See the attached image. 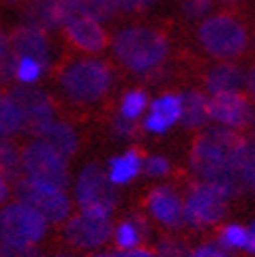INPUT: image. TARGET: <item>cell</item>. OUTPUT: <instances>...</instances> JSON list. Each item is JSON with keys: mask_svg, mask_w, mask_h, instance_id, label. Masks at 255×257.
<instances>
[{"mask_svg": "<svg viewBox=\"0 0 255 257\" xmlns=\"http://www.w3.org/2000/svg\"><path fill=\"white\" fill-rule=\"evenodd\" d=\"M188 168L197 180L224 186L232 199L255 182V159L247 138L220 125L203 127L195 138L188 153Z\"/></svg>", "mask_w": 255, "mask_h": 257, "instance_id": "1", "label": "cell"}, {"mask_svg": "<svg viewBox=\"0 0 255 257\" xmlns=\"http://www.w3.org/2000/svg\"><path fill=\"white\" fill-rule=\"evenodd\" d=\"M113 57L136 75L157 71L170 55V40L161 30L149 25H125L109 38Z\"/></svg>", "mask_w": 255, "mask_h": 257, "instance_id": "2", "label": "cell"}, {"mask_svg": "<svg viewBox=\"0 0 255 257\" xmlns=\"http://www.w3.org/2000/svg\"><path fill=\"white\" fill-rule=\"evenodd\" d=\"M115 73L105 59L75 57L67 61L57 73V86L65 100L71 105H94L103 100L113 88Z\"/></svg>", "mask_w": 255, "mask_h": 257, "instance_id": "3", "label": "cell"}, {"mask_svg": "<svg viewBox=\"0 0 255 257\" xmlns=\"http://www.w3.org/2000/svg\"><path fill=\"white\" fill-rule=\"evenodd\" d=\"M197 42L215 61H234L247 50L249 32L232 13H211L197 23Z\"/></svg>", "mask_w": 255, "mask_h": 257, "instance_id": "4", "label": "cell"}, {"mask_svg": "<svg viewBox=\"0 0 255 257\" xmlns=\"http://www.w3.org/2000/svg\"><path fill=\"white\" fill-rule=\"evenodd\" d=\"M230 201V192L224 186L205 182V180H195L184 195V226L193 230L218 226L224 222Z\"/></svg>", "mask_w": 255, "mask_h": 257, "instance_id": "5", "label": "cell"}, {"mask_svg": "<svg viewBox=\"0 0 255 257\" xmlns=\"http://www.w3.org/2000/svg\"><path fill=\"white\" fill-rule=\"evenodd\" d=\"M13 195H15V199L34 207L53 226L65 222L75 207L73 197L67 192V188L40 182V180H34L28 176H21L13 182Z\"/></svg>", "mask_w": 255, "mask_h": 257, "instance_id": "6", "label": "cell"}, {"mask_svg": "<svg viewBox=\"0 0 255 257\" xmlns=\"http://www.w3.org/2000/svg\"><path fill=\"white\" fill-rule=\"evenodd\" d=\"M111 215L100 209H78L61 224V236L75 251L96 253L111 240Z\"/></svg>", "mask_w": 255, "mask_h": 257, "instance_id": "7", "label": "cell"}, {"mask_svg": "<svg viewBox=\"0 0 255 257\" xmlns=\"http://www.w3.org/2000/svg\"><path fill=\"white\" fill-rule=\"evenodd\" d=\"M50 224L28 203L9 199L0 205V242L38 247L46 238Z\"/></svg>", "mask_w": 255, "mask_h": 257, "instance_id": "8", "label": "cell"}, {"mask_svg": "<svg viewBox=\"0 0 255 257\" xmlns=\"http://www.w3.org/2000/svg\"><path fill=\"white\" fill-rule=\"evenodd\" d=\"M21 172L28 178L63 188H67L71 180L69 159L42 138H32L21 147Z\"/></svg>", "mask_w": 255, "mask_h": 257, "instance_id": "9", "label": "cell"}, {"mask_svg": "<svg viewBox=\"0 0 255 257\" xmlns=\"http://www.w3.org/2000/svg\"><path fill=\"white\" fill-rule=\"evenodd\" d=\"M73 205L78 209H100L113 213L119 201L117 186L111 184L105 165L86 163L73 180Z\"/></svg>", "mask_w": 255, "mask_h": 257, "instance_id": "10", "label": "cell"}, {"mask_svg": "<svg viewBox=\"0 0 255 257\" xmlns=\"http://www.w3.org/2000/svg\"><path fill=\"white\" fill-rule=\"evenodd\" d=\"M11 96L21 109L23 115V134L32 138H38L46 127L57 119L55 115V100L44 88L38 84L34 86H21L17 84L15 88L9 90Z\"/></svg>", "mask_w": 255, "mask_h": 257, "instance_id": "11", "label": "cell"}, {"mask_svg": "<svg viewBox=\"0 0 255 257\" xmlns=\"http://www.w3.org/2000/svg\"><path fill=\"white\" fill-rule=\"evenodd\" d=\"M255 119V109L243 92H222L209 96V121L226 130L243 132Z\"/></svg>", "mask_w": 255, "mask_h": 257, "instance_id": "12", "label": "cell"}, {"mask_svg": "<svg viewBox=\"0 0 255 257\" xmlns=\"http://www.w3.org/2000/svg\"><path fill=\"white\" fill-rule=\"evenodd\" d=\"M145 209L153 222L170 232L184 226V197L172 184L153 186L145 199Z\"/></svg>", "mask_w": 255, "mask_h": 257, "instance_id": "13", "label": "cell"}, {"mask_svg": "<svg viewBox=\"0 0 255 257\" xmlns=\"http://www.w3.org/2000/svg\"><path fill=\"white\" fill-rule=\"evenodd\" d=\"M182 117V98L180 92H161L149 100V107L140 119L143 132L151 136H163L176 125H180Z\"/></svg>", "mask_w": 255, "mask_h": 257, "instance_id": "14", "label": "cell"}, {"mask_svg": "<svg viewBox=\"0 0 255 257\" xmlns=\"http://www.w3.org/2000/svg\"><path fill=\"white\" fill-rule=\"evenodd\" d=\"M61 32L65 36V40L78 50V53L90 55V57L103 55L105 48L109 46V38H111L103 23L82 17V15L71 17L61 28Z\"/></svg>", "mask_w": 255, "mask_h": 257, "instance_id": "15", "label": "cell"}, {"mask_svg": "<svg viewBox=\"0 0 255 257\" xmlns=\"http://www.w3.org/2000/svg\"><path fill=\"white\" fill-rule=\"evenodd\" d=\"M11 34V44L15 50V57H32L44 63L48 67L53 61V44H50L48 32L40 30L38 25L23 21Z\"/></svg>", "mask_w": 255, "mask_h": 257, "instance_id": "16", "label": "cell"}, {"mask_svg": "<svg viewBox=\"0 0 255 257\" xmlns=\"http://www.w3.org/2000/svg\"><path fill=\"white\" fill-rule=\"evenodd\" d=\"M71 17H75L71 0H34L28 5L23 21L34 23L50 34L61 30Z\"/></svg>", "mask_w": 255, "mask_h": 257, "instance_id": "17", "label": "cell"}, {"mask_svg": "<svg viewBox=\"0 0 255 257\" xmlns=\"http://www.w3.org/2000/svg\"><path fill=\"white\" fill-rule=\"evenodd\" d=\"M247 82V71L234 61H218L211 65L203 78V90L211 94L222 92H243Z\"/></svg>", "mask_w": 255, "mask_h": 257, "instance_id": "18", "label": "cell"}, {"mask_svg": "<svg viewBox=\"0 0 255 257\" xmlns=\"http://www.w3.org/2000/svg\"><path fill=\"white\" fill-rule=\"evenodd\" d=\"M143 157L145 155L136 147H130V149L117 153V155H113L105 165V172L111 180V184L117 188L132 184L134 180L143 174Z\"/></svg>", "mask_w": 255, "mask_h": 257, "instance_id": "19", "label": "cell"}, {"mask_svg": "<svg viewBox=\"0 0 255 257\" xmlns=\"http://www.w3.org/2000/svg\"><path fill=\"white\" fill-rule=\"evenodd\" d=\"M182 98V117L180 125L186 130H203L207 127L209 121V94L205 90L186 88L180 92Z\"/></svg>", "mask_w": 255, "mask_h": 257, "instance_id": "20", "label": "cell"}, {"mask_svg": "<svg viewBox=\"0 0 255 257\" xmlns=\"http://www.w3.org/2000/svg\"><path fill=\"white\" fill-rule=\"evenodd\" d=\"M149 234V224L138 215H128L117 224H113L111 242L117 251H130L145 245V238Z\"/></svg>", "mask_w": 255, "mask_h": 257, "instance_id": "21", "label": "cell"}, {"mask_svg": "<svg viewBox=\"0 0 255 257\" xmlns=\"http://www.w3.org/2000/svg\"><path fill=\"white\" fill-rule=\"evenodd\" d=\"M38 138L46 140L50 147H55L67 159H71L80 149V136L75 132V127L65 119H55Z\"/></svg>", "mask_w": 255, "mask_h": 257, "instance_id": "22", "label": "cell"}, {"mask_svg": "<svg viewBox=\"0 0 255 257\" xmlns=\"http://www.w3.org/2000/svg\"><path fill=\"white\" fill-rule=\"evenodd\" d=\"M23 134V115L21 109L7 90H0V136L3 138H15Z\"/></svg>", "mask_w": 255, "mask_h": 257, "instance_id": "23", "label": "cell"}, {"mask_svg": "<svg viewBox=\"0 0 255 257\" xmlns=\"http://www.w3.org/2000/svg\"><path fill=\"white\" fill-rule=\"evenodd\" d=\"M149 94L147 90L143 88H130L128 92L121 94L119 98V107H117V115L123 119H130V121H138L143 119V115L149 107Z\"/></svg>", "mask_w": 255, "mask_h": 257, "instance_id": "24", "label": "cell"}, {"mask_svg": "<svg viewBox=\"0 0 255 257\" xmlns=\"http://www.w3.org/2000/svg\"><path fill=\"white\" fill-rule=\"evenodd\" d=\"M0 174L13 184L17 178L23 176L21 172V149L13 143V138L0 136Z\"/></svg>", "mask_w": 255, "mask_h": 257, "instance_id": "25", "label": "cell"}, {"mask_svg": "<svg viewBox=\"0 0 255 257\" xmlns=\"http://www.w3.org/2000/svg\"><path fill=\"white\" fill-rule=\"evenodd\" d=\"M71 7L75 15L94 19L103 25L117 15L113 0H71Z\"/></svg>", "mask_w": 255, "mask_h": 257, "instance_id": "26", "label": "cell"}, {"mask_svg": "<svg viewBox=\"0 0 255 257\" xmlns=\"http://www.w3.org/2000/svg\"><path fill=\"white\" fill-rule=\"evenodd\" d=\"M46 65L32 57H15V65H13V80L21 86H34L40 84V80L46 73Z\"/></svg>", "mask_w": 255, "mask_h": 257, "instance_id": "27", "label": "cell"}, {"mask_svg": "<svg viewBox=\"0 0 255 257\" xmlns=\"http://www.w3.org/2000/svg\"><path fill=\"white\" fill-rule=\"evenodd\" d=\"M249 240V230L245 224L230 222V224H222L215 234V242L222 245L226 251H245Z\"/></svg>", "mask_w": 255, "mask_h": 257, "instance_id": "28", "label": "cell"}, {"mask_svg": "<svg viewBox=\"0 0 255 257\" xmlns=\"http://www.w3.org/2000/svg\"><path fill=\"white\" fill-rule=\"evenodd\" d=\"M13 65H15V50L11 44V34L0 28V84L13 80Z\"/></svg>", "mask_w": 255, "mask_h": 257, "instance_id": "29", "label": "cell"}, {"mask_svg": "<svg viewBox=\"0 0 255 257\" xmlns=\"http://www.w3.org/2000/svg\"><path fill=\"white\" fill-rule=\"evenodd\" d=\"M213 3L215 0H180L178 7H180V15L190 21V23H199L207 15H211L213 11Z\"/></svg>", "mask_w": 255, "mask_h": 257, "instance_id": "30", "label": "cell"}, {"mask_svg": "<svg viewBox=\"0 0 255 257\" xmlns=\"http://www.w3.org/2000/svg\"><path fill=\"white\" fill-rule=\"evenodd\" d=\"M143 174L147 178H153V180L165 178V176L172 174V161L165 155H159V153L145 155L143 157Z\"/></svg>", "mask_w": 255, "mask_h": 257, "instance_id": "31", "label": "cell"}, {"mask_svg": "<svg viewBox=\"0 0 255 257\" xmlns=\"http://www.w3.org/2000/svg\"><path fill=\"white\" fill-rule=\"evenodd\" d=\"M111 136L115 140H121V143H130V140H136L138 134L143 132V127H140L138 121H130V119H123L115 113V117L111 119Z\"/></svg>", "mask_w": 255, "mask_h": 257, "instance_id": "32", "label": "cell"}, {"mask_svg": "<svg viewBox=\"0 0 255 257\" xmlns=\"http://www.w3.org/2000/svg\"><path fill=\"white\" fill-rule=\"evenodd\" d=\"M155 253L159 257H186L188 249H186V245H184L180 238H176V236H163V238L157 240Z\"/></svg>", "mask_w": 255, "mask_h": 257, "instance_id": "33", "label": "cell"}, {"mask_svg": "<svg viewBox=\"0 0 255 257\" xmlns=\"http://www.w3.org/2000/svg\"><path fill=\"white\" fill-rule=\"evenodd\" d=\"M161 0H113L117 13H123V15H138V13L151 11L153 7H157Z\"/></svg>", "mask_w": 255, "mask_h": 257, "instance_id": "34", "label": "cell"}, {"mask_svg": "<svg viewBox=\"0 0 255 257\" xmlns=\"http://www.w3.org/2000/svg\"><path fill=\"white\" fill-rule=\"evenodd\" d=\"M186 257H232V253L213 240V242H201V245L188 249Z\"/></svg>", "mask_w": 255, "mask_h": 257, "instance_id": "35", "label": "cell"}, {"mask_svg": "<svg viewBox=\"0 0 255 257\" xmlns=\"http://www.w3.org/2000/svg\"><path fill=\"white\" fill-rule=\"evenodd\" d=\"M0 257H44L38 247L32 245H13V242H0Z\"/></svg>", "mask_w": 255, "mask_h": 257, "instance_id": "36", "label": "cell"}, {"mask_svg": "<svg viewBox=\"0 0 255 257\" xmlns=\"http://www.w3.org/2000/svg\"><path fill=\"white\" fill-rule=\"evenodd\" d=\"M111 257H159L153 249H147L145 245L143 247H136V249H130V251H117L113 249L111 251Z\"/></svg>", "mask_w": 255, "mask_h": 257, "instance_id": "37", "label": "cell"}, {"mask_svg": "<svg viewBox=\"0 0 255 257\" xmlns=\"http://www.w3.org/2000/svg\"><path fill=\"white\" fill-rule=\"evenodd\" d=\"M245 90H247V98L251 100V105H253V109H255V67H253L251 71H247Z\"/></svg>", "mask_w": 255, "mask_h": 257, "instance_id": "38", "label": "cell"}, {"mask_svg": "<svg viewBox=\"0 0 255 257\" xmlns=\"http://www.w3.org/2000/svg\"><path fill=\"white\" fill-rule=\"evenodd\" d=\"M11 195H13V184L9 182L3 174H0V205L7 203L11 199Z\"/></svg>", "mask_w": 255, "mask_h": 257, "instance_id": "39", "label": "cell"}, {"mask_svg": "<svg viewBox=\"0 0 255 257\" xmlns=\"http://www.w3.org/2000/svg\"><path fill=\"white\" fill-rule=\"evenodd\" d=\"M247 230H249V240H247V247H245V251H247L249 255H255V217H253V220L249 222Z\"/></svg>", "mask_w": 255, "mask_h": 257, "instance_id": "40", "label": "cell"}, {"mask_svg": "<svg viewBox=\"0 0 255 257\" xmlns=\"http://www.w3.org/2000/svg\"><path fill=\"white\" fill-rule=\"evenodd\" d=\"M249 130V134L245 136L247 138V145H249V149H251V155H253V159H255V119L251 121V125L247 127Z\"/></svg>", "mask_w": 255, "mask_h": 257, "instance_id": "41", "label": "cell"}, {"mask_svg": "<svg viewBox=\"0 0 255 257\" xmlns=\"http://www.w3.org/2000/svg\"><path fill=\"white\" fill-rule=\"evenodd\" d=\"M90 257H111V251H96V253H90Z\"/></svg>", "mask_w": 255, "mask_h": 257, "instance_id": "42", "label": "cell"}, {"mask_svg": "<svg viewBox=\"0 0 255 257\" xmlns=\"http://www.w3.org/2000/svg\"><path fill=\"white\" fill-rule=\"evenodd\" d=\"M25 3H34V0H7V5H25Z\"/></svg>", "mask_w": 255, "mask_h": 257, "instance_id": "43", "label": "cell"}, {"mask_svg": "<svg viewBox=\"0 0 255 257\" xmlns=\"http://www.w3.org/2000/svg\"><path fill=\"white\" fill-rule=\"evenodd\" d=\"M53 257H78V255H73V253H55Z\"/></svg>", "mask_w": 255, "mask_h": 257, "instance_id": "44", "label": "cell"}, {"mask_svg": "<svg viewBox=\"0 0 255 257\" xmlns=\"http://www.w3.org/2000/svg\"><path fill=\"white\" fill-rule=\"evenodd\" d=\"M218 3H222V5H236V3H240V0H218Z\"/></svg>", "mask_w": 255, "mask_h": 257, "instance_id": "45", "label": "cell"}, {"mask_svg": "<svg viewBox=\"0 0 255 257\" xmlns=\"http://www.w3.org/2000/svg\"><path fill=\"white\" fill-rule=\"evenodd\" d=\"M251 188H253V190H255V182H253V186H251Z\"/></svg>", "mask_w": 255, "mask_h": 257, "instance_id": "46", "label": "cell"}]
</instances>
